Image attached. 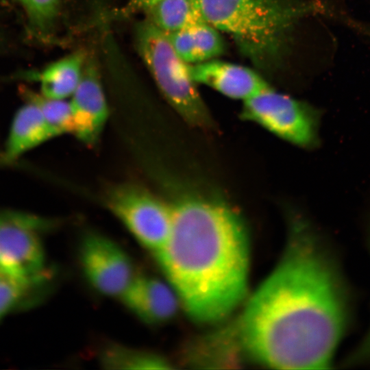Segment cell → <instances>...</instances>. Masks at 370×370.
Instances as JSON below:
<instances>
[{
	"label": "cell",
	"instance_id": "obj_14",
	"mask_svg": "<svg viewBox=\"0 0 370 370\" xmlns=\"http://www.w3.org/2000/svg\"><path fill=\"white\" fill-rule=\"evenodd\" d=\"M85 57L77 52L49 64L39 74L42 95L63 100L71 97L82 75Z\"/></svg>",
	"mask_w": 370,
	"mask_h": 370
},
{
	"label": "cell",
	"instance_id": "obj_10",
	"mask_svg": "<svg viewBox=\"0 0 370 370\" xmlns=\"http://www.w3.org/2000/svg\"><path fill=\"white\" fill-rule=\"evenodd\" d=\"M195 83L205 84L221 94L243 101L271 88L254 71L236 64L217 60L190 64Z\"/></svg>",
	"mask_w": 370,
	"mask_h": 370
},
{
	"label": "cell",
	"instance_id": "obj_15",
	"mask_svg": "<svg viewBox=\"0 0 370 370\" xmlns=\"http://www.w3.org/2000/svg\"><path fill=\"white\" fill-rule=\"evenodd\" d=\"M144 12L147 21L164 33L205 22L195 0H156Z\"/></svg>",
	"mask_w": 370,
	"mask_h": 370
},
{
	"label": "cell",
	"instance_id": "obj_18",
	"mask_svg": "<svg viewBox=\"0 0 370 370\" xmlns=\"http://www.w3.org/2000/svg\"><path fill=\"white\" fill-rule=\"evenodd\" d=\"M27 101L36 104L47 121L58 134H73V124L70 103L65 99H52L26 91Z\"/></svg>",
	"mask_w": 370,
	"mask_h": 370
},
{
	"label": "cell",
	"instance_id": "obj_22",
	"mask_svg": "<svg viewBox=\"0 0 370 370\" xmlns=\"http://www.w3.org/2000/svg\"><path fill=\"white\" fill-rule=\"evenodd\" d=\"M1 271L5 272V271H3V269H2L1 264H0V272H1Z\"/></svg>",
	"mask_w": 370,
	"mask_h": 370
},
{
	"label": "cell",
	"instance_id": "obj_13",
	"mask_svg": "<svg viewBox=\"0 0 370 370\" xmlns=\"http://www.w3.org/2000/svg\"><path fill=\"white\" fill-rule=\"evenodd\" d=\"M164 34L176 53L189 64L212 60L224 49L219 30L206 22Z\"/></svg>",
	"mask_w": 370,
	"mask_h": 370
},
{
	"label": "cell",
	"instance_id": "obj_7",
	"mask_svg": "<svg viewBox=\"0 0 370 370\" xmlns=\"http://www.w3.org/2000/svg\"><path fill=\"white\" fill-rule=\"evenodd\" d=\"M45 221L27 214L0 212V264L3 271L33 284H43L49 273L40 240Z\"/></svg>",
	"mask_w": 370,
	"mask_h": 370
},
{
	"label": "cell",
	"instance_id": "obj_6",
	"mask_svg": "<svg viewBox=\"0 0 370 370\" xmlns=\"http://www.w3.org/2000/svg\"><path fill=\"white\" fill-rule=\"evenodd\" d=\"M241 117L295 145L308 147L317 141V112L271 88L245 100Z\"/></svg>",
	"mask_w": 370,
	"mask_h": 370
},
{
	"label": "cell",
	"instance_id": "obj_1",
	"mask_svg": "<svg viewBox=\"0 0 370 370\" xmlns=\"http://www.w3.org/2000/svg\"><path fill=\"white\" fill-rule=\"evenodd\" d=\"M346 311L334 267L303 221H295L282 260L241 315L238 337L264 365L323 369L344 332Z\"/></svg>",
	"mask_w": 370,
	"mask_h": 370
},
{
	"label": "cell",
	"instance_id": "obj_21",
	"mask_svg": "<svg viewBox=\"0 0 370 370\" xmlns=\"http://www.w3.org/2000/svg\"><path fill=\"white\" fill-rule=\"evenodd\" d=\"M156 0H130V10L145 11Z\"/></svg>",
	"mask_w": 370,
	"mask_h": 370
},
{
	"label": "cell",
	"instance_id": "obj_20",
	"mask_svg": "<svg viewBox=\"0 0 370 370\" xmlns=\"http://www.w3.org/2000/svg\"><path fill=\"white\" fill-rule=\"evenodd\" d=\"M352 360L355 362L370 360V330L354 354Z\"/></svg>",
	"mask_w": 370,
	"mask_h": 370
},
{
	"label": "cell",
	"instance_id": "obj_8",
	"mask_svg": "<svg viewBox=\"0 0 370 370\" xmlns=\"http://www.w3.org/2000/svg\"><path fill=\"white\" fill-rule=\"evenodd\" d=\"M80 260L88 282L105 295L121 296L136 277L128 255L112 241L98 234L84 237Z\"/></svg>",
	"mask_w": 370,
	"mask_h": 370
},
{
	"label": "cell",
	"instance_id": "obj_4",
	"mask_svg": "<svg viewBox=\"0 0 370 370\" xmlns=\"http://www.w3.org/2000/svg\"><path fill=\"white\" fill-rule=\"evenodd\" d=\"M137 46L159 89L188 123L211 125L208 111L190 72V64L175 51L166 34L146 21L137 31Z\"/></svg>",
	"mask_w": 370,
	"mask_h": 370
},
{
	"label": "cell",
	"instance_id": "obj_3",
	"mask_svg": "<svg viewBox=\"0 0 370 370\" xmlns=\"http://www.w3.org/2000/svg\"><path fill=\"white\" fill-rule=\"evenodd\" d=\"M204 21L231 35L243 52L259 64L280 58L301 19L319 8L300 0H195Z\"/></svg>",
	"mask_w": 370,
	"mask_h": 370
},
{
	"label": "cell",
	"instance_id": "obj_11",
	"mask_svg": "<svg viewBox=\"0 0 370 370\" xmlns=\"http://www.w3.org/2000/svg\"><path fill=\"white\" fill-rule=\"evenodd\" d=\"M121 296L126 306L149 324L171 320L178 308L177 295L173 287L153 277H135Z\"/></svg>",
	"mask_w": 370,
	"mask_h": 370
},
{
	"label": "cell",
	"instance_id": "obj_9",
	"mask_svg": "<svg viewBox=\"0 0 370 370\" xmlns=\"http://www.w3.org/2000/svg\"><path fill=\"white\" fill-rule=\"evenodd\" d=\"M73 134L88 145L99 140L108 116V108L99 74L93 64H86L80 82L69 102Z\"/></svg>",
	"mask_w": 370,
	"mask_h": 370
},
{
	"label": "cell",
	"instance_id": "obj_5",
	"mask_svg": "<svg viewBox=\"0 0 370 370\" xmlns=\"http://www.w3.org/2000/svg\"><path fill=\"white\" fill-rule=\"evenodd\" d=\"M107 206L137 241L154 255L165 245L173 219L172 204L133 185L111 190Z\"/></svg>",
	"mask_w": 370,
	"mask_h": 370
},
{
	"label": "cell",
	"instance_id": "obj_2",
	"mask_svg": "<svg viewBox=\"0 0 370 370\" xmlns=\"http://www.w3.org/2000/svg\"><path fill=\"white\" fill-rule=\"evenodd\" d=\"M171 233L155 254L195 321H219L245 296L248 238L239 214L217 196L188 194L172 204Z\"/></svg>",
	"mask_w": 370,
	"mask_h": 370
},
{
	"label": "cell",
	"instance_id": "obj_19",
	"mask_svg": "<svg viewBox=\"0 0 370 370\" xmlns=\"http://www.w3.org/2000/svg\"><path fill=\"white\" fill-rule=\"evenodd\" d=\"M25 9L34 24L47 27L53 19L59 0H18Z\"/></svg>",
	"mask_w": 370,
	"mask_h": 370
},
{
	"label": "cell",
	"instance_id": "obj_17",
	"mask_svg": "<svg viewBox=\"0 0 370 370\" xmlns=\"http://www.w3.org/2000/svg\"><path fill=\"white\" fill-rule=\"evenodd\" d=\"M40 285L0 272V320L13 310L27 304Z\"/></svg>",
	"mask_w": 370,
	"mask_h": 370
},
{
	"label": "cell",
	"instance_id": "obj_16",
	"mask_svg": "<svg viewBox=\"0 0 370 370\" xmlns=\"http://www.w3.org/2000/svg\"><path fill=\"white\" fill-rule=\"evenodd\" d=\"M101 362L109 369H169L171 363L156 354L111 345L102 354Z\"/></svg>",
	"mask_w": 370,
	"mask_h": 370
},
{
	"label": "cell",
	"instance_id": "obj_12",
	"mask_svg": "<svg viewBox=\"0 0 370 370\" xmlns=\"http://www.w3.org/2000/svg\"><path fill=\"white\" fill-rule=\"evenodd\" d=\"M60 135L32 102L21 108L10 127L3 158L10 161L45 141Z\"/></svg>",
	"mask_w": 370,
	"mask_h": 370
}]
</instances>
